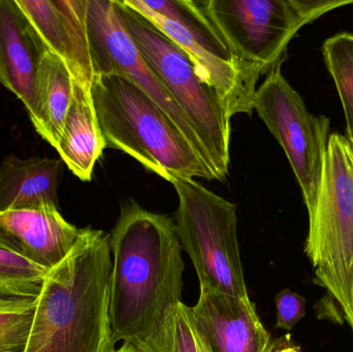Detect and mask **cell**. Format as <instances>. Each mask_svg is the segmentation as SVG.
I'll use <instances>...</instances> for the list:
<instances>
[{"label": "cell", "instance_id": "obj_1", "mask_svg": "<svg viewBox=\"0 0 353 352\" xmlns=\"http://www.w3.org/2000/svg\"><path fill=\"white\" fill-rule=\"evenodd\" d=\"M110 236L112 338L137 346L153 338L182 302L183 248L173 219L134 200L122 205Z\"/></svg>", "mask_w": 353, "mask_h": 352}, {"label": "cell", "instance_id": "obj_2", "mask_svg": "<svg viewBox=\"0 0 353 352\" xmlns=\"http://www.w3.org/2000/svg\"><path fill=\"white\" fill-rule=\"evenodd\" d=\"M111 236L86 227L49 271L25 352H116L109 320Z\"/></svg>", "mask_w": 353, "mask_h": 352}, {"label": "cell", "instance_id": "obj_3", "mask_svg": "<svg viewBox=\"0 0 353 352\" xmlns=\"http://www.w3.org/2000/svg\"><path fill=\"white\" fill-rule=\"evenodd\" d=\"M90 92L105 148L126 153L169 182L176 177L215 180L175 122L136 85L95 74Z\"/></svg>", "mask_w": 353, "mask_h": 352}, {"label": "cell", "instance_id": "obj_4", "mask_svg": "<svg viewBox=\"0 0 353 352\" xmlns=\"http://www.w3.org/2000/svg\"><path fill=\"white\" fill-rule=\"evenodd\" d=\"M122 26L194 126L209 156L215 180L230 172V118L219 96L188 55L146 17L124 0H114Z\"/></svg>", "mask_w": 353, "mask_h": 352}, {"label": "cell", "instance_id": "obj_5", "mask_svg": "<svg viewBox=\"0 0 353 352\" xmlns=\"http://www.w3.org/2000/svg\"><path fill=\"white\" fill-rule=\"evenodd\" d=\"M305 253L353 333V149L341 134H331L327 142Z\"/></svg>", "mask_w": 353, "mask_h": 352}, {"label": "cell", "instance_id": "obj_6", "mask_svg": "<svg viewBox=\"0 0 353 352\" xmlns=\"http://www.w3.org/2000/svg\"><path fill=\"white\" fill-rule=\"evenodd\" d=\"M179 198L176 225L201 289L247 298L236 235V207L194 179L171 180Z\"/></svg>", "mask_w": 353, "mask_h": 352}, {"label": "cell", "instance_id": "obj_7", "mask_svg": "<svg viewBox=\"0 0 353 352\" xmlns=\"http://www.w3.org/2000/svg\"><path fill=\"white\" fill-rule=\"evenodd\" d=\"M230 51L267 74L282 63L288 43L305 25L353 1L199 0Z\"/></svg>", "mask_w": 353, "mask_h": 352}, {"label": "cell", "instance_id": "obj_8", "mask_svg": "<svg viewBox=\"0 0 353 352\" xmlns=\"http://www.w3.org/2000/svg\"><path fill=\"white\" fill-rule=\"evenodd\" d=\"M281 65L276 64L257 89L254 110L283 148L310 217L319 200L331 121L308 111Z\"/></svg>", "mask_w": 353, "mask_h": 352}, {"label": "cell", "instance_id": "obj_9", "mask_svg": "<svg viewBox=\"0 0 353 352\" xmlns=\"http://www.w3.org/2000/svg\"><path fill=\"white\" fill-rule=\"evenodd\" d=\"M86 26L94 76H121L144 91L175 122L212 169L194 126L143 59L120 22L114 0H87Z\"/></svg>", "mask_w": 353, "mask_h": 352}, {"label": "cell", "instance_id": "obj_10", "mask_svg": "<svg viewBox=\"0 0 353 352\" xmlns=\"http://www.w3.org/2000/svg\"><path fill=\"white\" fill-rule=\"evenodd\" d=\"M124 1L146 17L190 57L201 78L217 93L228 117L252 114L256 84L263 72L259 66L246 63L234 55L213 25L188 30L145 8L139 0Z\"/></svg>", "mask_w": 353, "mask_h": 352}, {"label": "cell", "instance_id": "obj_11", "mask_svg": "<svg viewBox=\"0 0 353 352\" xmlns=\"http://www.w3.org/2000/svg\"><path fill=\"white\" fill-rule=\"evenodd\" d=\"M41 49L64 62L90 90L94 72L87 34V0H14Z\"/></svg>", "mask_w": 353, "mask_h": 352}, {"label": "cell", "instance_id": "obj_12", "mask_svg": "<svg viewBox=\"0 0 353 352\" xmlns=\"http://www.w3.org/2000/svg\"><path fill=\"white\" fill-rule=\"evenodd\" d=\"M197 334L211 352H269L272 343L249 297L201 289L190 307Z\"/></svg>", "mask_w": 353, "mask_h": 352}, {"label": "cell", "instance_id": "obj_13", "mask_svg": "<svg viewBox=\"0 0 353 352\" xmlns=\"http://www.w3.org/2000/svg\"><path fill=\"white\" fill-rule=\"evenodd\" d=\"M84 229L66 221L58 207L0 212V245L48 272L70 256Z\"/></svg>", "mask_w": 353, "mask_h": 352}, {"label": "cell", "instance_id": "obj_14", "mask_svg": "<svg viewBox=\"0 0 353 352\" xmlns=\"http://www.w3.org/2000/svg\"><path fill=\"white\" fill-rule=\"evenodd\" d=\"M43 51L14 0H0V84L22 101L41 136L37 80Z\"/></svg>", "mask_w": 353, "mask_h": 352}, {"label": "cell", "instance_id": "obj_15", "mask_svg": "<svg viewBox=\"0 0 353 352\" xmlns=\"http://www.w3.org/2000/svg\"><path fill=\"white\" fill-rule=\"evenodd\" d=\"M62 171L61 158L6 155L0 165V212L58 207Z\"/></svg>", "mask_w": 353, "mask_h": 352}, {"label": "cell", "instance_id": "obj_16", "mask_svg": "<svg viewBox=\"0 0 353 352\" xmlns=\"http://www.w3.org/2000/svg\"><path fill=\"white\" fill-rule=\"evenodd\" d=\"M105 149L90 90L74 82L72 103L56 150L79 179L89 182Z\"/></svg>", "mask_w": 353, "mask_h": 352}, {"label": "cell", "instance_id": "obj_17", "mask_svg": "<svg viewBox=\"0 0 353 352\" xmlns=\"http://www.w3.org/2000/svg\"><path fill=\"white\" fill-rule=\"evenodd\" d=\"M74 80L59 58L43 51L37 70V99L43 121V138L56 149L74 95Z\"/></svg>", "mask_w": 353, "mask_h": 352}, {"label": "cell", "instance_id": "obj_18", "mask_svg": "<svg viewBox=\"0 0 353 352\" xmlns=\"http://www.w3.org/2000/svg\"><path fill=\"white\" fill-rule=\"evenodd\" d=\"M323 53L343 107L345 138L353 149V34L344 32L330 37L323 43Z\"/></svg>", "mask_w": 353, "mask_h": 352}, {"label": "cell", "instance_id": "obj_19", "mask_svg": "<svg viewBox=\"0 0 353 352\" xmlns=\"http://www.w3.org/2000/svg\"><path fill=\"white\" fill-rule=\"evenodd\" d=\"M134 347L140 352H211L195 330L190 307L183 302L172 310L153 338Z\"/></svg>", "mask_w": 353, "mask_h": 352}, {"label": "cell", "instance_id": "obj_20", "mask_svg": "<svg viewBox=\"0 0 353 352\" xmlns=\"http://www.w3.org/2000/svg\"><path fill=\"white\" fill-rule=\"evenodd\" d=\"M37 299L0 297V352H25Z\"/></svg>", "mask_w": 353, "mask_h": 352}, {"label": "cell", "instance_id": "obj_21", "mask_svg": "<svg viewBox=\"0 0 353 352\" xmlns=\"http://www.w3.org/2000/svg\"><path fill=\"white\" fill-rule=\"evenodd\" d=\"M48 273L0 245V297L39 298Z\"/></svg>", "mask_w": 353, "mask_h": 352}, {"label": "cell", "instance_id": "obj_22", "mask_svg": "<svg viewBox=\"0 0 353 352\" xmlns=\"http://www.w3.org/2000/svg\"><path fill=\"white\" fill-rule=\"evenodd\" d=\"M277 307L276 328L292 331L306 315V300L290 289H283L275 298Z\"/></svg>", "mask_w": 353, "mask_h": 352}, {"label": "cell", "instance_id": "obj_23", "mask_svg": "<svg viewBox=\"0 0 353 352\" xmlns=\"http://www.w3.org/2000/svg\"><path fill=\"white\" fill-rule=\"evenodd\" d=\"M269 352H302L298 345L294 344L290 336L273 341Z\"/></svg>", "mask_w": 353, "mask_h": 352}, {"label": "cell", "instance_id": "obj_24", "mask_svg": "<svg viewBox=\"0 0 353 352\" xmlns=\"http://www.w3.org/2000/svg\"><path fill=\"white\" fill-rule=\"evenodd\" d=\"M116 352H140L138 349L134 346V345L128 344V343H123L122 346L120 347Z\"/></svg>", "mask_w": 353, "mask_h": 352}]
</instances>
